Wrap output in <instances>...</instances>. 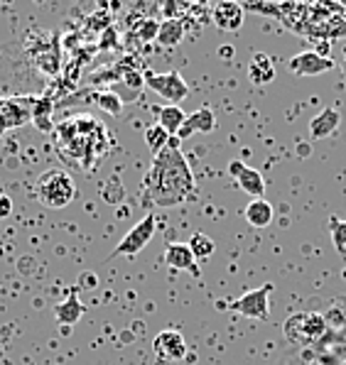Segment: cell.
I'll return each instance as SVG.
<instances>
[{
  "mask_svg": "<svg viewBox=\"0 0 346 365\" xmlns=\"http://www.w3.org/2000/svg\"><path fill=\"white\" fill-rule=\"evenodd\" d=\"M180 138H170L167 148L153 160V167L145 179V192L153 204L170 209V206L184 204L197 192L192 170L180 150Z\"/></svg>",
  "mask_w": 346,
  "mask_h": 365,
  "instance_id": "obj_1",
  "label": "cell"
},
{
  "mask_svg": "<svg viewBox=\"0 0 346 365\" xmlns=\"http://www.w3.org/2000/svg\"><path fill=\"white\" fill-rule=\"evenodd\" d=\"M35 194L44 206H49V209H64L76 196L74 179L61 170H49L37 179Z\"/></svg>",
  "mask_w": 346,
  "mask_h": 365,
  "instance_id": "obj_2",
  "label": "cell"
},
{
  "mask_svg": "<svg viewBox=\"0 0 346 365\" xmlns=\"http://www.w3.org/2000/svg\"><path fill=\"white\" fill-rule=\"evenodd\" d=\"M327 331V319L317 312H300L288 317L285 336L290 344H310V341L322 339Z\"/></svg>",
  "mask_w": 346,
  "mask_h": 365,
  "instance_id": "obj_3",
  "label": "cell"
},
{
  "mask_svg": "<svg viewBox=\"0 0 346 365\" xmlns=\"http://www.w3.org/2000/svg\"><path fill=\"white\" fill-rule=\"evenodd\" d=\"M270 292H273V284H263V287L258 289H250L245 292L243 297H238V299H233L228 309L236 314H241V317H248V319H268V314H270Z\"/></svg>",
  "mask_w": 346,
  "mask_h": 365,
  "instance_id": "obj_4",
  "label": "cell"
},
{
  "mask_svg": "<svg viewBox=\"0 0 346 365\" xmlns=\"http://www.w3.org/2000/svg\"><path fill=\"white\" fill-rule=\"evenodd\" d=\"M155 228H158V221H155L153 213H148V216L141 218V221H138L136 226L131 228V231L123 235V240H121L118 245H116V250H113V257H118V255H138L141 250H145V245L153 240Z\"/></svg>",
  "mask_w": 346,
  "mask_h": 365,
  "instance_id": "obj_5",
  "label": "cell"
},
{
  "mask_svg": "<svg viewBox=\"0 0 346 365\" xmlns=\"http://www.w3.org/2000/svg\"><path fill=\"white\" fill-rule=\"evenodd\" d=\"M148 88H153L158 96L170 101V106H180L189 96V86L177 71H167V74H148L145 76Z\"/></svg>",
  "mask_w": 346,
  "mask_h": 365,
  "instance_id": "obj_6",
  "label": "cell"
},
{
  "mask_svg": "<svg viewBox=\"0 0 346 365\" xmlns=\"http://www.w3.org/2000/svg\"><path fill=\"white\" fill-rule=\"evenodd\" d=\"M153 351L160 361H182V358L187 356V341H184V336L180 331L165 329L155 336Z\"/></svg>",
  "mask_w": 346,
  "mask_h": 365,
  "instance_id": "obj_7",
  "label": "cell"
},
{
  "mask_svg": "<svg viewBox=\"0 0 346 365\" xmlns=\"http://www.w3.org/2000/svg\"><path fill=\"white\" fill-rule=\"evenodd\" d=\"M228 174L236 179V184L248 196H253V199H263L265 179H263V174H260L258 170H253V167H245L241 160H233L231 165H228Z\"/></svg>",
  "mask_w": 346,
  "mask_h": 365,
  "instance_id": "obj_8",
  "label": "cell"
},
{
  "mask_svg": "<svg viewBox=\"0 0 346 365\" xmlns=\"http://www.w3.org/2000/svg\"><path fill=\"white\" fill-rule=\"evenodd\" d=\"M288 69L292 71L295 76H320V74H325V71L334 69V59L320 57V54L310 49V52L295 54V57L288 61Z\"/></svg>",
  "mask_w": 346,
  "mask_h": 365,
  "instance_id": "obj_9",
  "label": "cell"
},
{
  "mask_svg": "<svg viewBox=\"0 0 346 365\" xmlns=\"http://www.w3.org/2000/svg\"><path fill=\"white\" fill-rule=\"evenodd\" d=\"M211 20L219 30L224 32H236L241 30L243 25V5L238 3H231V0H224L219 3L214 10H211Z\"/></svg>",
  "mask_w": 346,
  "mask_h": 365,
  "instance_id": "obj_10",
  "label": "cell"
},
{
  "mask_svg": "<svg viewBox=\"0 0 346 365\" xmlns=\"http://www.w3.org/2000/svg\"><path fill=\"white\" fill-rule=\"evenodd\" d=\"M32 59H35V66L40 71H44L47 76H54L59 74L61 69V59H59V44L57 39H44L40 44V49H35V52H30Z\"/></svg>",
  "mask_w": 346,
  "mask_h": 365,
  "instance_id": "obj_11",
  "label": "cell"
},
{
  "mask_svg": "<svg viewBox=\"0 0 346 365\" xmlns=\"http://www.w3.org/2000/svg\"><path fill=\"white\" fill-rule=\"evenodd\" d=\"M165 265L172 269H184V272L199 274L197 257L192 255L187 243H170L165 248Z\"/></svg>",
  "mask_w": 346,
  "mask_h": 365,
  "instance_id": "obj_12",
  "label": "cell"
},
{
  "mask_svg": "<svg viewBox=\"0 0 346 365\" xmlns=\"http://www.w3.org/2000/svg\"><path fill=\"white\" fill-rule=\"evenodd\" d=\"M339 123H342V113L337 108H325L320 110L315 118L310 120V138L312 140H325L329 135H334L339 130Z\"/></svg>",
  "mask_w": 346,
  "mask_h": 365,
  "instance_id": "obj_13",
  "label": "cell"
},
{
  "mask_svg": "<svg viewBox=\"0 0 346 365\" xmlns=\"http://www.w3.org/2000/svg\"><path fill=\"white\" fill-rule=\"evenodd\" d=\"M214 128H216V115L211 113V108H199L187 115V120H184L182 130L177 133V138L187 140V138H192L194 133H211Z\"/></svg>",
  "mask_w": 346,
  "mask_h": 365,
  "instance_id": "obj_14",
  "label": "cell"
},
{
  "mask_svg": "<svg viewBox=\"0 0 346 365\" xmlns=\"http://www.w3.org/2000/svg\"><path fill=\"white\" fill-rule=\"evenodd\" d=\"M27 118H32L30 106L20 103V101H0V130L20 125Z\"/></svg>",
  "mask_w": 346,
  "mask_h": 365,
  "instance_id": "obj_15",
  "label": "cell"
},
{
  "mask_svg": "<svg viewBox=\"0 0 346 365\" xmlns=\"http://www.w3.org/2000/svg\"><path fill=\"white\" fill-rule=\"evenodd\" d=\"M248 78L255 83V86H263V83H270L275 78V66H273V59L263 52H255L250 57L248 64Z\"/></svg>",
  "mask_w": 346,
  "mask_h": 365,
  "instance_id": "obj_16",
  "label": "cell"
},
{
  "mask_svg": "<svg viewBox=\"0 0 346 365\" xmlns=\"http://www.w3.org/2000/svg\"><path fill=\"white\" fill-rule=\"evenodd\" d=\"M245 221L253 228H268L275 218V209H273L270 201L265 199H253L248 206H245Z\"/></svg>",
  "mask_w": 346,
  "mask_h": 365,
  "instance_id": "obj_17",
  "label": "cell"
},
{
  "mask_svg": "<svg viewBox=\"0 0 346 365\" xmlns=\"http://www.w3.org/2000/svg\"><path fill=\"white\" fill-rule=\"evenodd\" d=\"M83 312H86V309H83L79 297L69 294L64 302H59V304L54 307V319H57L59 324H64V327H74V324L81 322Z\"/></svg>",
  "mask_w": 346,
  "mask_h": 365,
  "instance_id": "obj_18",
  "label": "cell"
},
{
  "mask_svg": "<svg viewBox=\"0 0 346 365\" xmlns=\"http://www.w3.org/2000/svg\"><path fill=\"white\" fill-rule=\"evenodd\" d=\"M158 125L163 128L167 135H172V138H177V133L182 130L184 120H187V113L180 108V106H163L158 113Z\"/></svg>",
  "mask_w": 346,
  "mask_h": 365,
  "instance_id": "obj_19",
  "label": "cell"
},
{
  "mask_svg": "<svg viewBox=\"0 0 346 365\" xmlns=\"http://www.w3.org/2000/svg\"><path fill=\"white\" fill-rule=\"evenodd\" d=\"M184 37V20L182 18H165V22L160 25V32H158V44L163 47H177Z\"/></svg>",
  "mask_w": 346,
  "mask_h": 365,
  "instance_id": "obj_20",
  "label": "cell"
},
{
  "mask_svg": "<svg viewBox=\"0 0 346 365\" xmlns=\"http://www.w3.org/2000/svg\"><path fill=\"white\" fill-rule=\"evenodd\" d=\"M189 250H192V255L197 257V260H209L211 255H214L216 245L214 240L209 238L206 233H194L192 238H189Z\"/></svg>",
  "mask_w": 346,
  "mask_h": 365,
  "instance_id": "obj_21",
  "label": "cell"
},
{
  "mask_svg": "<svg viewBox=\"0 0 346 365\" xmlns=\"http://www.w3.org/2000/svg\"><path fill=\"white\" fill-rule=\"evenodd\" d=\"M170 138L172 135H167L158 123L145 130V145H148V150L153 153V157H158L160 153H163V150L167 148V143H170Z\"/></svg>",
  "mask_w": 346,
  "mask_h": 365,
  "instance_id": "obj_22",
  "label": "cell"
},
{
  "mask_svg": "<svg viewBox=\"0 0 346 365\" xmlns=\"http://www.w3.org/2000/svg\"><path fill=\"white\" fill-rule=\"evenodd\" d=\"M93 101H96L98 108L106 110L108 115H121L123 113V101H121V96H116V93L103 91V93H98Z\"/></svg>",
  "mask_w": 346,
  "mask_h": 365,
  "instance_id": "obj_23",
  "label": "cell"
},
{
  "mask_svg": "<svg viewBox=\"0 0 346 365\" xmlns=\"http://www.w3.org/2000/svg\"><path fill=\"white\" fill-rule=\"evenodd\" d=\"M49 113H52V101L49 98H40L35 103V108H32V120H35L37 128H42V130H49Z\"/></svg>",
  "mask_w": 346,
  "mask_h": 365,
  "instance_id": "obj_24",
  "label": "cell"
},
{
  "mask_svg": "<svg viewBox=\"0 0 346 365\" xmlns=\"http://www.w3.org/2000/svg\"><path fill=\"white\" fill-rule=\"evenodd\" d=\"M158 32H160V25H158V20H153V18L141 20V25L136 27V35L138 39H143V42H158Z\"/></svg>",
  "mask_w": 346,
  "mask_h": 365,
  "instance_id": "obj_25",
  "label": "cell"
},
{
  "mask_svg": "<svg viewBox=\"0 0 346 365\" xmlns=\"http://www.w3.org/2000/svg\"><path fill=\"white\" fill-rule=\"evenodd\" d=\"M332 243L337 250H346V218H332Z\"/></svg>",
  "mask_w": 346,
  "mask_h": 365,
  "instance_id": "obj_26",
  "label": "cell"
},
{
  "mask_svg": "<svg viewBox=\"0 0 346 365\" xmlns=\"http://www.w3.org/2000/svg\"><path fill=\"white\" fill-rule=\"evenodd\" d=\"M10 213H13V199L8 194H0V221H5Z\"/></svg>",
  "mask_w": 346,
  "mask_h": 365,
  "instance_id": "obj_27",
  "label": "cell"
},
{
  "mask_svg": "<svg viewBox=\"0 0 346 365\" xmlns=\"http://www.w3.org/2000/svg\"><path fill=\"white\" fill-rule=\"evenodd\" d=\"M219 57L221 59H231L233 57V47H231V44H224V47H219Z\"/></svg>",
  "mask_w": 346,
  "mask_h": 365,
  "instance_id": "obj_28",
  "label": "cell"
},
{
  "mask_svg": "<svg viewBox=\"0 0 346 365\" xmlns=\"http://www.w3.org/2000/svg\"><path fill=\"white\" fill-rule=\"evenodd\" d=\"M0 252H3V245H0Z\"/></svg>",
  "mask_w": 346,
  "mask_h": 365,
  "instance_id": "obj_29",
  "label": "cell"
}]
</instances>
